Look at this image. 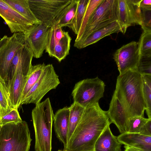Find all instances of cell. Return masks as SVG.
<instances>
[{"mask_svg":"<svg viewBox=\"0 0 151 151\" xmlns=\"http://www.w3.org/2000/svg\"><path fill=\"white\" fill-rule=\"evenodd\" d=\"M110 124L106 111L103 110L99 103L85 108L65 150L94 151L96 140Z\"/></svg>","mask_w":151,"mask_h":151,"instance_id":"1","label":"cell"},{"mask_svg":"<svg viewBox=\"0 0 151 151\" xmlns=\"http://www.w3.org/2000/svg\"><path fill=\"white\" fill-rule=\"evenodd\" d=\"M142 75L136 70L119 75L114 94L126 110L129 118L144 117L146 107L142 91Z\"/></svg>","mask_w":151,"mask_h":151,"instance_id":"2","label":"cell"},{"mask_svg":"<svg viewBox=\"0 0 151 151\" xmlns=\"http://www.w3.org/2000/svg\"><path fill=\"white\" fill-rule=\"evenodd\" d=\"M54 114L49 98L36 105L32 112L35 135V151H52Z\"/></svg>","mask_w":151,"mask_h":151,"instance_id":"3","label":"cell"},{"mask_svg":"<svg viewBox=\"0 0 151 151\" xmlns=\"http://www.w3.org/2000/svg\"><path fill=\"white\" fill-rule=\"evenodd\" d=\"M32 141L26 121L8 123L0 131V151H29Z\"/></svg>","mask_w":151,"mask_h":151,"instance_id":"4","label":"cell"},{"mask_svg":"<svg viewBox=\"0 0 151 151\" xmlns=\"http://www.w3.org/2000/svg\"><path fill=\"white\" fill-rule=\"evenodd\" d=\"M117 0H103L89 19L84 31L75 40L74 46L79 49L85 40L94 32L118 21Z\"/></svg>","mask_w":151,"mask_h":151,"instance_id":"5","label":"cell"},{"mask_svg":"<svg viewBox=\"0 0 151 151\" xmlns=\"http://www.w3.org/2000/svg\"><path fill=\"white\" fill-rule=\"evenodd\" d=\"M105 85L98 76L77 82L72 92L73 102L85 108L99 103L104 96Z\"/></svg>","mask_w":151,"mask_h":151,"instance_id":"6","label":"cell"},{"mask_svg":"<svg viewBox=\"0 0 151 151\" xmlns=\"http://www.w3.org/2000/svg\"><path fill=\"white\" fill-rule=\"evenodd\" d=\"M60 83L52 64L45 65L40 77L26 95L20 106L30 103L37 105L48 92L56 88Z\"/></svg>","mask_w":151,"mask_h":151,"instance_id":"7","label":"cell"},{"mask_svg":"<svg viewBox=\"0 0 151 151\" xmlns=\"http://www.w3.org/2000/svg\"><path fill=\"white\" fill-rule=\"evenodd\" d=\"M72 0H28L30 9L36 19L50 27L61 11Z\"/></svg>","mask_w":151,"mask_h":151,"instance_id":"8","label":"cell"},{"mask_svg":"<svg viewBox=\"0 0 151 151\" xmlns=\"http://www.w3.org/2000/svg\"><path fill=\"white\" fill-rule=\"evenodd\" d=\"M25 43V34L20 32L9 37L4 35L0 40V80L4 85L12 61Z\"/></svg>","mask_w":151,"mask_h":151,"instance_id":"9","label":"cell"},{"mask_svg":"<svg viewBox=\"0 0 151 151\" xmlns=\"http://www.w3.org/2000/svg\"><path fill=\"white\" fill-rule=\"evenodd\" d=\"M141 0H117L118 22L121 32L124 34L127 28L136 25H141L142 11L140 7Z\"/></svg>","mask_w":151,"mask_h":151,"instance_id":"10","label":"cell"},{"mask_svg":"<svg viewBox=\"0 0 151 151\" xmlns=\"http://www.w3.org/2000/svg\"><path fill=\"white\" fill-rule=\"evenodd\" d=\"M140 57L138 42L132 41L117 50L113 58L119 75L129 70H136Z\"/></svg>","mask_w":151,"mask_h":151,"instance_id":"11","label":"cell"},{"mask_svg":"<svg viewBox=\"0 0 151 151\" xmlns=\"http://www.w3.org/2000/svg\"><path fill=\"white\" fill-rule=\"evenodd\" d=\"M32 52L25 43L17 51L10 65L4 85L7 91L11 85L16 71H21L25 76H28L32 65Z\"/></svg>","mask_w":151,"mask_h":151,"instance_id":"12","label":"cell"},{"mask_svg":"<svg viewBox=\"0 0 151 151\" xmlns=\"http://www.w3.org/2000/svg\"><path fill=\"white\" fill-rule=\"evenodd\" d=\"M0 16L12 33L28 32L33 25L4 2L0 0Z\"/></svg>","mask_w":151,"mask_h":151,"instance_id":"13","label":"cell"},{"mask_svg":"<svg viewBox=\"0 0 151 151\" xmlns=\"http://www.w3.org/2000/svg\"><path fill=\"white\" fill-rule=\"evenodd\" d=\"M49 28L42 23L34 24L25 34V43L30 49L35 58L41 57L45 50Z\"/></svg>","mask_w":151,"mask_h":151,"instance_id":"14","label":"cell"},{"mask_svg":"<svg viewBox=\"0 0 151 151\" xmlns=\"http://www.w3.org/2000/svg\"><path fill=\"white\" fill-rule=\"evenodd\" d=\"M106 114L111 123L116 125L121 134L126 132L129 118L125 109L114 93Z\"/></svg>","mask_w":151,"mask_h":151,"instance_id":"15","label":"cell"},{"mask_svg":"<svg viewBox=\"0 0 151 151\" xmlns=\"http://www.w3.org/2000/svg\"><path fill=\"white\" fill-rule=\"evenodd\" d=\"M69 107H65L58 110L54 114V127L57 137L63 144L65 150L68 144L69 127Z\"/></svg>","mask_w":151,"mask_h":151,"instance_id":"16","label":"cell"},{"mask_svg":"<svg viewBox=\"0 0 151 151\" xmlns=\"http://www.w3.org/2000/svg\"><path fill=\"white\" fill-rule=\"evenodd\" d=\"M117 138L121 144L142 151H151V136L126 132L121 134Z\"/></svg>","mask_w":151,"mask_h":151,"instance_id":"17","label":"cell"},{"mask_svg":"<svg viewBox=\"0 0 151 151\" xmlns=\"http://www.w3.org/2000/svg\"><path fill=\"white\" fill-rule=\"evenodd\" d=\"M28 76H24L19 70L15 73L12 83L7 91L9 103L12 109H18L19 107L21 96Z\"/></svg>","mask_w":151,"mask_h":151,"instance_id":"18","label":"cell"},{"mask_svg":"<svg viewBox=\"0 0 151 151\" xmlns=\"http://www.w3.org/2000/svg\"><path fill=\"white\" fill-rule=\"evenodd\" d=\"M108 125L100 135L94 146V151H121L122 144L111 132Z\"/></svg>","mask_w":151,"mask_h":151,"instance_id":"19","label":"cell"},{"mask_svg":"<svg viewBox=\"0 0 151 151\" xmlns=\"http://www.w3.org/2000/svg\"><path fill=\"white\" fill-rule=\"evenodd\" d=\"M121 32L118 21H116L92 33L83 41L79 49L85 48L97 42L103 38L114 33Z\"/></svg>","mask_w":151,"mask_h":151,"instance_id":"20","label":"cell"},{"mask_svg":"<svg viewBox=\"0 0 151 151\" xmlns=\"http://www.w3.org/2000/svg\"><path fill=\"white\" fill-rule=\"evenodd\" d=\"M12 8L26 19L32 24L42 23L32 12L28 0H4Z\"/></svg>","mask_w":151,"mask_h":151,"instance_id":"21","label":"cell"},{"mask_svg":"<svg viewBox=\"0 0 151 151\" xmlns=\"http://www.w3.org/2000/svg\"><path fill=\"white\" fill-rule=\"evenodd\" d=\"M78 1L79 0H72L58 14L54 23L61 27H68L75 14Z\"/></svg>","mask_w":151,"mask_h":151,"instance_id":"22","label":"cell"},{"mask_svg":"<svg viewBox=\"0 0 151 151\" xmlns=\"http://www.w3.org/2000/svg\"><path fill=\"white\" fill-rule=\"evenodd\" d=\"M65 32L62 27L54 23L49 28L45 50L50 57H54L55 47L64 36Z\"/></svg>","mask_w":151,"mask_h":151,"instance_id":"23","label":"cell"},{"mask_svg":"<svg viewBox=\"0 0 151 151\" xmlns=\"http://www.w3.org/2000/svg\"><path fill=\"white\" fill-rule=\"evenodd\" d=\"M69 109L68 143L80 121L85 109L83 107L74 102L69 107Z\"/></svg>","mask_w":151,"mask_h":151,"instance_id":"24","label":"cell"},{"mask_svg":"<svg viewBox=\"0 0 151 151\" xmlns=\"http://www.w3.org/2000/svg\"><path fill=\"white\" fill-rule=\"evenodd\" d=\"M45 65L44 63L32 65L30 73L21 96L19 106L26 95L40 77Z\"/></svg>","mask_w":151,"mask_h":151,"instance_id":"25","label":"cell"},{"mask_svg":"<svg viewBox=\"0 0 151 151\" xmlns=\"http://www.w3.org/2000/svg\"><path fill=\"white\" fill-rule=\"evenodd\" d=\"M89 0H79L75 14L68 27L77 35Z\"/></svg>","mask_w":151,"mask_h":151,"instance_id":"26","label":"cell"},{"mask_svg":"<svg viewBox=\"0 0 151 151\" xmlns=\"http://www.w3.org/2000/svg\"><path fill=\"white\" fill-rule=\"evenodd\" d=\"M71 38L68 32H65L64 36L55 46L54 57L59 62L63 60L69 54Z\"/></svg>","mask_w":151,"mask_h":151,"instance_id":"27","label":"cell"},{"mask_svg":"<svg viewBox=\"0 0 151 151\" xmlns=\"http://www.w3.org/2000/svg\"><path fill=\"white\" fill-rule=\"evenodd\" d=\"M142 91L148 119H151V75H142Z\"/></svg>","mask_w":151,"mask_h":151,"instance_id":"28","label":"cell"},{"mask_svg":"<svg viewBox=\"0 0 151 151\" xmlns=\"http://www.w3.org/2000/svg\"><path fill=\"white\" fill-rule=\"evenodd\" d=\"M138 42L141 57L151 58V31H143Z\"/></svg>","mask_w":151,"mask_h":151,"instance_id":"29","label":"cell"},{"mask_svg":"<svg viewBox=\"0 0 151 151\" xmlns=\"http://www.w3.org/2000/svg\"><path fill=\"white\" fill-rule=\"evenodd\" d=\"M144 117L136 116L129 118L126 127V132L140 133L145 124L149 120Z\"/></svg>","mask_w":151,"mask_h":151,"instance_id":"30","label":"cell"},{"mask_svg":"<svg viewBox=\"0 0 151 151\" xmlns=\"http://www.w3.org/2000/svg\"><path fill=\"white\" fill-rule=\"evenodd\" d=\"M103 0H89L82 21L81 27L75 40H77L83 33L88 21L100 4Z\"/></svg>","mask_w":151,"mask_h":151,"instance_id":"31","label":"cell"},{"mask_svg":"<svg viewBox=\"0 0 151 151\" xmlns=\"http://www.w3.org/2000/svg\"><path fill=\"white\" fill-rule=\"evenodd\" d=\"M0 107L3 116L12 109L9 103L8 92L4 84L0 80Z\"/></svg>","mask_w":151,"mask_h":151,"instance_id":"32","label":"cell"},{"mask_svg":"<svg viewBox=\"0 0 151 151\" xmlns=\"http://www.w3.org/2000/svg\"><path fill=\"white\" fill-rule=\"evenodd\" d=\"M22 121L17 109H13L6 114L0 118V124L3 126L12 122Z\"/></svg>","mask_w":151,"mask_h":151,"instance_id":"33","label":"cell"},{"mask_svg":"<svg viewBox=\"0 0 151 151\" xmlns=\"http://www.w3.org/2000/svg\"><path fill=\"white\" fill-rule=\"evenodd\" d=\"M136 70L141 75H151V58L140 57Z\"/></svg>","mask_w":151,"mask_h":151,"instance_id":"34","label":"cell"},{"mask_svg":"<svg viewBox=\"0 0 151 151\" xmlns=\"http://www.w3.org/2000/svg\"><path fill=\"white\" fill-rule=\"evenodd\" d=\"M142 22L141 25L143 31H151V10H141Z\"/></svg>","mask_w":151,"mask_h":151,"instance_id":"35","label":"cell"},{"mask_svg":"<svg viewBox=\"0 0 151 151\" xmlns=\"http://www.w3.org/2000/svg\"><path fill=\"white\" fill-rule=\"evenodd\" d=\"M140 134L151 136V119H149L145 124Z\"/></svg>","mask_w":151,"mask_h":151,"instance_id":"36","label":"cell"},{"mask_svg":"<svg viewBox=\"0 0 151 151\" xmlns=\"http://www.w3.org/2000/svg\"><path fill=\"white\" fill-rule=\"evenodd\" d=\"M140 7L141 10H151V0H141Z\"/></svg>","mask_w":151,"mask_h":151,"instance_id":"37","label":"cell"},{"mask_svg":"<svg viewBox=\"0 0 151 151\" xmlns=\"http://www.w3.org/2000/svg\"><path fill=\"white\" fill-rule=\"evenodd\" d=\"M124 151H142L138 149L126 145H124Z\"/></svg>","mask_w":151,"mask_h":151,"instance_id":"38","label":"cell"},{"mask_svg":"<svg viewBox=\"0 0 151 151\" xmlns=\"http://www.w3.org/2000/svg\"><path fill=\"white\" fill-rule=\"evenodd\" d=\"M2 116V112L1 110V109L0 107V118H1Z\"/></svg>","mask_w":151,"mask_h":151,"instance_id":"39","label":"cell"},{"mask_svg":"<svg viewBox=\"0 0 151 151\" xmlns=\"http://www.w3.org/2000/svg\"><path fill=\"white\" fill-rule=\"evenodd\" d=\"M58 151H68L66 150H58Z\"/></svg>","mask_w":151,"mask_h":151,"instance_id":"40","label":"cell"},{"mask_svg":"<svg viewBox=\"0 0 151 151\" xmlns=\"http://www.w3.org/2000/svg\"><path fill=\"white\" fill-rule=\"evenodd\" d=\"M2 126L0 124V131L2 127Z\"/></svg>","mask_w":151,"mask_h":151,"instance_id":"41","label":"cell"}]
</instances>
